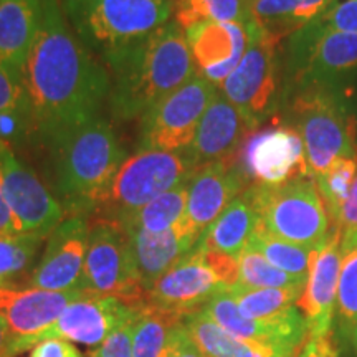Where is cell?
<instances>
[{
    "mask_svg": "<svg viewBox=\"0 0 357 357\" xmlns=\"http://www.w3.org/2000/svg\"><path fill=\"white\" fill-rule=\"evenodd\" d=\"M40 141L100 116L111 93L108 68L66 20L60 0H43L42 22L24 70Z\"/></svg>",
    "mask_w": 357,
    "mask_h": 357,
    "instance_id": "1",
    "label": "cell"
},
{
    "mask_svg": "<svg viewBox=\"0 0 357 357\" xmlns=\"http://www.w3.org/2000/svg\"><path fill=\"white\" fill-rule=\"evenodd\" d=\"M106 68L113 77L111 111L123 121L142 118L197 73L185 30L177 20H169Z\"/></svg>",
    "mask_w": 357,
    "mask_h": 357,
    "instance_id": "2",
    "label": "cell"
},
{
    "mask_svg": "<svg viewBox=\"0 0 357 357\" xmlns=\"http://www.w3.org/2000/svg\"><path fill=\"white\" fill-rule=\"evenodd\" d=\"M50 151L56 199L70 215L96 212L111 182L126 160L111 124L98 116L45 141Z\"/></svg>",
    "mask_w": 357,
    "mask_h": 357,
    "instance_id": "3",
    "label": "cell"
},
{
    "mask_svg": "<svg viewBox=\"0 0 357 357\" xmlns=\"http://www.w3.org/2000/svg\"><path fill=\"white\" fill-rule=\"evenodd\" d=\"M84 47L108 66L174 15V0H61Z\"/></svg>",
    "mask_w": 357,
    "mask_h": 357,
    "instance_id": "4",
    "label": "cell"
},
{
    "mask_svg": "<svg viewBox=\"0 0 357 357\" xmlns=\"http://www.w3.org/2000/svg\"><path fill=\"white\" fill-rule=\"evenodd\" d=\"M293 128L305 142L312 178L337 158H357V93L336 88H303L288 93Z\"/></svg>",
    "mask_w": 357,
    "mask_h": 357,
    "instance_id": "5",
    "label": "cell"
},
{
    "mask_svg": "<svg viewBox=\"0 0 357 357\" xmlns=\"http://www.w3.org/2000/svg\"><path fill=\"white\" fill-rule=\"evenodd\" d=\"M303 88L357 93V35L334 32L316 20L289 35L283 96Z\"/></svg>",
    "mask_w": 357,
    "mask_h": 357,
    "instance_id": "6",
    "label": "cell"
},
{
    "mask_svg": "<svg viewBox=\"0 0 357 357\" xmlns=\"http://www.w3.org/2000/svg\"><path fill=\"white\" fill-rule=\"evenodd\" d=\"M245 192L270 235L310 250L328 238L331 220L312 177L281 185H248Z\"/></svg>",
    "mask_w": 357,
    "mask_h": 357,
    "instance_id": "7",
    "label": "cell"
},
{
    "mask_svg": "<svg viewBox=\"0 0 357 357\" xmlns=\"http://www.w3.org/2000/svg\"><path fill=\"white\" fill-rule=\"evenodd\" d=\"M195 169L197 166L185 151L137 149L121 164L96 212L105 220L119 222L159 195L184 184Z\"/></svg>",
    "mask_w": 357,
    "mask_h": 357,
    "instance_id": "8",
    "label": "cell"
},
{
    "mask_svg": "<svg viewBox=\"0 0 357 357\" xmlns=\"http://www.w3.org/2000/svg\"><path fill=\"white\" fill-rule=\"evenodd\" d=\"M248 47L236 68L220 84V93L242 114L250 132L276 111L283 98L280 88L278 40L255 20L245 22Z\"/></svg>",
    "mask_w": 357,
    "mask_h": 357,
    "instance_id": "9",
    "label": "cell"
},
{
    "mask_svg": "<svg viewBox=\"0 0 357 357\" xmlns=\"http://www.w3.org/2000/svg\"><path fill=\"white\" fill-rule=\"evenodd\" d=\"M238 281V258L194 248L147 289L146 305L184 316Z\"/></svg>",
    "mask_w": 357,
    "mask_h": 357,
    "instance_id": "10",
    "label": "cell"
},
{
    "mask_svg": "<svg viewBox=\"0 0 357 357\" xmlns=\"http://www.w3.org/2000/svg\"><path fill=\"white\" fill-rule=\"evenodd\" d=\"M82 291L114 296L131 307L146 303V289L134 266L126 231L118 223L100 218L89 225Z\"/></svg>",
    "mask_w": 357,
    "mask_h": 357,
    "instance_id": "11",
    "label": "cell"
},
{
    "mask_svg": "<svg viewBox=\"0 0 357 357\" xmlns=\"http://www.w3.org/2000/svg\"><path fill=\"white\" fill-rule=\"evenodd\" d=\"M217 93L215 84L195 73L189 82L142 116L139 149L169 153L189 149L200 119Z\"/></svg>",
    "mask_w": 357,
    "mask_h": 357,
    "instance_id": "12",
    "label": "cell"
},
{
    "mask_svg": "<svg viewBox=\"0 0 357 357\" xmlns=\"http://www.w3.org/2000/svg\"><path fill=\"white\" fill-rule=\"evenodd\" d=\"M236 160L252 185H281L312 177L301 134L288 124L250 132L236 153Z\"/></svg>",
    "mask_w": 357,
    "mask_h": 357,
    "instance_id": "13",
    "label": "cell"
},
{
    "mask_svg": "<svg viewBox=\"0 0 357 357\" xmlns=\"http://www.w3.org/2000/svg\"><path fill=\"white\" fill-rule=\"evenodd\" d=\"M3 194L20 235L47 238L65 218V207L40 181L37 174L17 159L12 147L0 154Z\"/></svg>",
    "mask_w": 357,
    "mask_h": 357,
    "instance_id": "14",
    "label": "cell"
},
{
    "mask_svg": "<svg viewBox=\"0 0 357 357\" xmlns=\"http://www.w3.org/2000/svg\"><path fill=\"white\" fill-rule=\"evenodd\" d=\"M89 225L84 215H68L48 235L47 247L29 275L26 287L47 291H82Z\"/></svg>",
    "mask_w": 357,
    "mask_h": 357,
    "instance_id": "15",
    "label": "cell"
},
{
    "mask_svg": "<svg viewBox=\"0 0 357 357\" xmlns=\"http://www.w3.org/2000/svg\"><path fill=\"white\" fill-rule=\"evenodd\" d=\"M247 187L236 155L197 166L187 182V211L182 225L200 240L204 231Z\"/></svg>",
    "mask_w": 357,
    "mask_h": 357,
    "instance_id": "16",
    "label": "cell"
},
{
    "mask_svg": "<svg viewBox=\"0 0 357 357\" xmlns=\"http://www.w3.org/2000/svg\"><path fill=\"white\" fill-rule=\"evenodd\" d=\"M83 294L84 291L79 289L47 291L17 287L0 289V318L6 321L19 352L32 349L42 341L61 312Z\"/></svg>",
    "mask_w": 357,
    "mask_h": 357,
    "instance_id": "17",
    "label": "cell"
},
{
    "mask_svg": "<svg viewBox=\"0 0 357 357\" xmlns=\"http://www.w3.org/2000/svg\"><path fill=\"white\" fill-rule=\"evenodd\" d=\"M342 231L331 225L328 238L312 250L305 288L296 306L307 324L310 336L331 337L336 310L339 271L342 261Z\"/></svg>",
    "mask_w": 357,
    "mask_h": 357,
    "instance_id": "18",
    "label": "cell"
},
{
    "mask_svg": "<svg viewBox=\"0 0 357 357\" xmlns=\"http://www.w3.org/2000/svg\"><path fill=\"white\" fill-rule=\"evenodd\" d=\"M202 310L225 331L242 341L300 351L307 337V324L298 306L281 318L252 319L242 314L225 288L211 298Z\"/></svg>",
    "mask_w": 357,
    "mask_h": 357,
    "instance_id": "19",
    "label": "cell"
},
{
    "mask_svg": "<svg viewBox=\"0 0 357 357\" xmlns=\"http://www.w3.org/2000/svg\"><path fill=\"white\" fill-rule=\"evenodd\" d=\"M185 38L197 73L215 86L236 68L248 47L245 22H199L185 29Z\"/></svg>",
    "mask_w": 357,
    "mask_h": 357,
    "instance_id": "20",
    "label": "cell"
},
{
    "mask_svg": "<svg viewBox=\"0 0 357 357\" xmlns=\"http://www.w3.org/2000/svg\"><path fill=\"white\" fill-rule=\"evenodd\" d=\"M134 310L114 296L84 293L61 312L43 339L60 337L84 346H101Z\"/></svg>",
    "mask_w": 357,
    "mask_h": 357,
    "instance_id": "21",
    "label": "cell"
},
{
    "mask_svg": "<svg viewBox=\"0 0 357 357\" xmlns=\"http://www.w3.org/2000/svg\"><path fill=\"white\" fill-rule=\"evenodd\" d=\"M248 134L250 129L238 109L222 93H217L200 119L194 141L185 153L195 166L235 158Z\"/></svg>",
    "mask_w": 357,
    "mask_h": 357,
    "instance_id": "22",
    "label": "cell"
},
{
    "mask_svg": "<svg viewBox=\"0 0 357 357\" xmlns=\"http://www.w3.org/2000/svg\"><path fill=\"white\" fill-rule=\"evenodd\" d=\"M126 231L134 266L146 293L164 273L190 253L199 240L185 230L182 222L162 234H151L141 229Z\"/></svg>",
    "mask_w": 357,
    "mask_h": 357,
    "instance_id": "23",
    "label": "cell"
},
{
    "mask_svg": "<svg viewBox=\"0 0 357 357\" xmlns=\"http://www.w3.org/2000/svg\"><path fill=\"white\" fill-rule=\"evenodd\" d=\"M42 12L43 0H0V65L22 77Z\"/></svg>",
    "mask_w": 357,
    "mask_h": 357,
    "instance_id": "24",
    "label": "cell"
},
{
    "mask_svg": "<svg viewBox=\"0 0 357 357\" xmlns=\"http://www.w3.org/2000/svg\"><path fill=\"white\" fill-rule=\"evenodd\" d=\"M257 225L258 213L247 192H242L204 231L195 248L238 258L248 247Z\"/></svg>",
    "mask_w": 357,
    "mask_h": 357,
    "instance_id": "25",
    "label": "cell"
},
{
    "mask_svg": "<svg viewBox=\"0 0 357 357\" xmlns=\"http://www.w3.org/2000/svg\"><path fill=\"white\" fill-rule=\"evenodd\" d=\"M184 318L155 310L149 305L136 307L132 319L134 357H172L184 334Z\"/></svg>",
    "mask_w": 357,
    "mask_h": 357,
    "instance_id": "26",
    "label": "cell"
},
{
    "mask_svg": "<svg viewBox=\"0 0 357 357\" xmlns=\"http://www.w3.org/2000/svg\"><path fill=\"white\" fill-rule=\"evenodd\" d=\"M184 328L205 357H270L278 352H298L242 341L218 326L204 310L184 316Z\"/></svg>",
    "mask_w": 357,
    "mask_h": 357,
    "instance_id": "27",
    "label": "cell"
},
{
    "mask_svg": "<svg viewBox=\"0 0 357 357\" xmlns=\"http://www.w3.org/2000/svg\"><path fill=\"white\" fill-rule=\"evenodd\" d=\"M250 19L278 40L303 29L336 0H245Z\"/></svg>",
    "mask_w": 357,
    "mask_h": 357,
    "instance_id": "28",
    "label": "cell"
},
{
    "mask_svg": "<svg viewBox=\"0 0 357 357\" xmlns=\"http://www.w3.org/2000/svg\"><path fill=\"white\" fill-rule=\"evenodd\" d=\"M331 339L337 356H354L357 337V242L342 245Z\"/></svg>",
    "mask_w": 357,
    "mask_h": 357,
    "instance_id": "29",
    "label": "cell"
},
{
    "mask_svg": "<svg viewBox=\"0 0 357 357\" xmlns=\"http://www.w3.org/2000/svg\"><path fill=\"white\" fill-rule=\"evenodd\" d=\"M189 182V181H187ZM187 182L159 195L139 211L121 218V229H141L151 234H162L184 220L187 211Z\"/></svg>",
    "mask_w": 357,
    "mask_h": 357,
    "instance_id": "30",
    "label": "cell"
},
{
    "mask_svg": "<svg viewBox=\"0 0 357 357\" xmlns=\"http://www.w3.org/2000/svg\"><path fill=\"white\" fill-rule=\"evenodd\" d=\"M303 288H243L238 284L227 288L238 305L242 314L252 319H276L296 307Z\"/></svg>",
    "mask_w": 357,
    "mask_h": 357,
    "instance_id": "31",
    "label": "cell"
},
{
    "mask_svg": "<svg viewBox=\"0 0 357 357\" xmlns=\"http://www.w3.org/2000/svg\"><path fill=\"white\" fill-rule=\"evenodd\" d=\"M248 247L257 250L278 270L306 281L307 273H310L312 250L270 235L266 230L261 229L260 220H258L257 229L250 238Z\"/></svg>",
    "mask_w": 357,
    "mask_h": 357,
    "instance_id": "32",
    "label": "cell"
},
{
    "mask_svg": "<svg viewBox=\"0 0 357 357\" xmlns=\"http://www.w3.org/2000/svg\"><path fill=\"white\" fill-rule=\"evenodd\" d=\"M174 13L182 29L199 22H247L245 0H174Z\"/></svg>",
    "mask_w": 357,
    "mask_h": 357,
    "instance_id": "33",
    "label": "cell"
},
{
    "mask_svg": "<svg viewBox=\"0 0 357 357\" xmlns=\"http://www.w3.org/2000/svg\"><path fill=\"white\" fill-rule=\"evenodd\" d=\"M357 176V158H337L329 169L314 177L316 187L328 211L331 225L337 222Z\"/></svg>",
    "mask_w": 357,
    "mask_h": 357,
    "instance_id": "34",
    "label": "cell"
},
{
    "mask_svg": "<svg viewBox=\"0 0 357 357\" xmlns=\"http://www.w3.org/2000/svg\"><path fill=\"white\" fill-rule=\"evenodd\" d=\"M306 281L291 276L271 265L257 250L247 247L238 257V281L243 288H291L305 287Z\"/></svg>",
    "mask_w": 357,
    "mask_h": 357,
    "instance_id": "35",
    "label": "cell"
},
{
    "mask_svg": "<svg viewBox=\"0 0 357 357\" xmlns=\"http://www.w3.org/2000/svg\"><path fill=\"white\" fill-rule=\"evenodd\" d=\"M43 240L42 236L35 235L0 238V278L12 280L26 273Z\"/></svg>",
    "mask_w": 357,
    "mask_h": 357,
    "instance_id": "36",
    "label": "cell"
},
{
    "mask_svg": "<svg viewBox=\"0 0 357 357\" xmlns=\"http://www.w3.org/2000/svg\"><path fill=\"white\" fill-rule=\"evenodd\" d=\"M6 116H25L35 121L24 77L0 65V118Z\"/></svg>",
    "mask_w": 357,
    "mask_h": 357,
    "instance_id": "37",
    "label": "cell"
},
{
    "mask_svg": "<svg viewBox=\"0 0 357 357\" xmlns=\"http://www.w3.org/2000/svg\"><path fill=\"white\" fill-rule=\"evenodd\" d=\"M316 22L334 32L357 35V0H336Z\"/></svg>",
    "mask_w": 357,
    "mask_h": 357,
    "instance_id": "38",
    "label": "cell"
},
{
    "mask_svg": "<svg viewBox=\"0 0 357 357\" xmlns=\"http://www.w3.org/2000/svg\"><path fill=\"white\" fill-rule=\"evenodd\" d=\"M136 311V310H134ZM132 319L134 312L119 324L106 341L93 352L91 357H134L132 354Z\"/></svg>",
    "mask_w": 357,
    "mask_h": 357,
    "instance_id": "39",
    "label": "cell"
},
{
    "mask_svg": "<svg viewBox=\"0 0 357 357\" xmlns=\"http://www.w3.org/2000/svg\"><path fill=\"white\" fill-rule=\"evenodd\" d=\"M334 225L342 231V245L357 242V176L352 184L351 194L342 205L337 222Z\"/></svg>",
    "mask_w": 357,
    "mask_h": 357,
    "instance_id": "40",
    "label": "cell"
},
{
    "mask_svg": "<svg viewBox=\"0 0 357 357\" xmlns=\"http://www.w3.org/2000/svg\"><path fill=\"white\" fill-rule=\"evenodd\" d=\"M29 357H82V352L65 339L47 337L32 347Z\"/></svg>",
    "mask_w": 357,
    "mask_h": 357,
    "instance_id": "41",
    "label": "cell"
},
{
    "mask_svg": "<svg viewBox=\"0 0 357 357\" xmlns=\"http://www.w3.org/2000/svg\"><path fill=\"white\" fill-rule=\"evenodd\" d=\"M336 347L333 344L331 337L310 336L307 334L306 341L303 342L300 351L296 352V357H336Z\"/></svg>",
    "mask_w": 357,
    "mask_h": 357,
    "instance_id": "42",
    "label": "cell"
},
{
    "mask_svg": "<svg viewBox=\"0 0 357 357\" xmlns=\"http://www.w3.org/2000/svg\"><path fill=\"white\" fill-rule=\"evenodd\" d=\"M12 236H20V231L3 194L2 169H0V238H12Z\"/></svg>",
    "mask_w": 357,
    "mask_h": 357,
    "instance_id": "43",
    "label": "cell"
},
{
    "mask_svg": "<svg viewBox=\"0 0 357 357\" xmlns=\"http://www.w3.org/2000/svg\"><path fill=\"white\" fill-rule=\"evenodd\" d=\"M20 354L13 341L12 333L8 331L6 321L0 318V357H15Z\"/></svg>",
    "mask_w": 357,
    "mask_h": 357,
    "instance_id": "44",
    "label": "cell"
},
{
    "mask_svg": "<svg viewBox=\"0 0 357 357\" xmlns=\"http://www.w3.org/2000/svg\"><path fill=\"white\" fill-rule=\"evenodd\" d=\"M172 357H205V356L202 354V351L195 346V342L192 341L189 334H187V331H184L181 341H178V344H177V349H176V352H174Z\"/></svg>",
    "mask_w": 357,
    "mask_h": 357,
    "instance_id": "45",
    "label": "cell"
},
{
    "mask_svg": "<svg viewBox=\"0 0 357 357\" xmlns=\"http://www.w3.org/2000/svg\"><path fill=\"white\" fill-rule=\"evenodd\" d=\"M17 284L13 283L12 280H6V278H0V289H6V288H15Z\"/></svg>",
    "mask_w": 357,
    "mask_h": 357,
    "instance_id": "46",
    "label": "cell"
},
{
    "mask_svg": "<svg viewBox=\"0 0 357 357\" xmlns=\"http://www.w3.org/2000/svg\"><path fill=\"white\" fill-rule=\"evenodd\" d=\"M270 357H296V352H278V354Z\"/></svg>",
    "mask_w": 357,
    "mask_h": 357,
    "instance_id": "47",
    "label": "cell"
},
{
    "mask_svg": "<svg viewBox=\"0 0 357 357\" xmlns=\"http://www.w3.org/2000/svg\"><path fill=\"white\" fill-rule=\"evenodd\" d=\"M6 147H7V144H6V142H2V141H0V153H2V151H3V149H6Z\"/></svg>",
    "mask_w": 357,
    "mask_h": 357,
    "instance_id": "48",
    "label": "cell"
},
{
    "mask_svg": "<svg viewBox=\"0 0 357 357\" xmlns=\"http://www.w3.org/2000/svg\"><path fill=\"white\" fill-rule=\"evenodd\" d=\"M354 356L357 357V337H356V349H354Z\"/></svg>",
    "mask_w": 357,
    "mask_h": 357,
    "instance_id": "49",
    "label": "cell"
}]
</instances>
